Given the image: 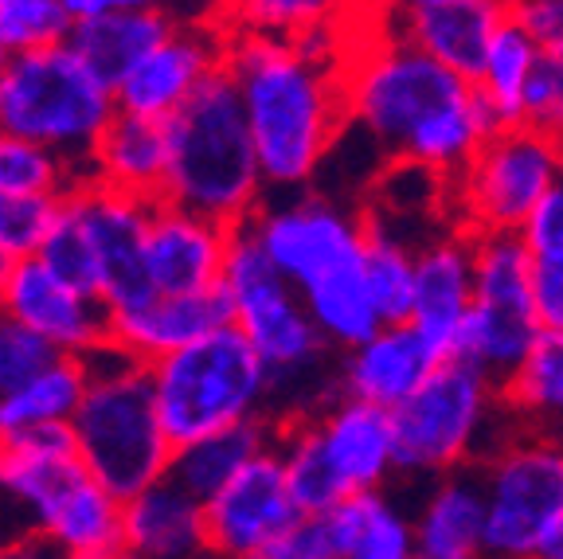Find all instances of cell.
Segmentation results:
<instances>
[{
    "label": "cell",
    "instance_id": "15",
    "mask_svg": "<svg viewBox=\"0 0 563 559\" xmlns=\"http://www.w3.org/2000/svg\"><path fill=\"white\" fill-rule=\"evenodd\" d=\"M211 559H266L306 520L286 485L278 446L251 462L220 497L203 505Z\"/></svg>",
    "mask_w": 563,
    "mask_h": 559
},
{
    "label": "cell",
    "instance_id": "38",
    "mask_svg": "<svg viewBox=\"0 0 563 559\" xmlns=\"http://www.w3.org/2000/svg\"><path fill=\"white\" fill-rule=\"evenodd\" d=\"M35 259H40L44 266H52V271L59 274L63 282H70L75 289L98 297L95 251H90V243H87V235H82L75 211H70L63 200H59V211H55L52 231H47L44 246H40V254H35Z\"/></svg>",
    "mask_w": 563,
    "mask_h": 559
},
{
    "label": "cell",
    "instance_id": "27",
    "mask_svg": "<svg viewBox=\"0 0 563 559\" xmlns=\"http://www.w3.org/2000/svg\"><path fill=\"white\" fill-rule=\"evenodd\" d=\"M274 446H278V430H274L271 419L220 430V435L180 446L173 454V465H168V481H176L200 505H208L211 497H220L228 490L246 465L258 462Z\"/></svg>",
    "mask_w": 563,
    "mask_h": 559
},
{
    "label": "cell",
    "instance_id": "46",
    "mask_svg": "<svg viewBox=\"0 0 563 559\" xmlns=\"http://www.w3.org/2000/svg\"><path fill=\"white\" fill-rule=\"evenodd\" d=\"M555 63V106H552V118H548V133L563 141V59Z\"/></svg>",
    "mask_w": 563,
    "mask_h": 559
},
{
    "label": "cell",
    "instance_id": "37",
    "mask_svg": "<svg viewBox=\"0 0 563 559\" xmlns=\"http://www.w3.org/2000/svg\"><path fill=\"white\" fill-rule=\"evenodd\" d=\"M336 9L329 4H309V0H255L243 9L231 12L228 32H251V35H271V40H301L325 20H333Z\"/></svg>",
    "mask_w": 563,
    "mask_h": 559
},
{
    "label": "cell",
    "instance_id": "50",
    "mask_svg": "<svg viewBox=\"0 0 563 559\" xmlns=\"http://www.w3.org/2000/svg\"><path fill=\"white\" fill-rule=\"evenodd\" d=\"M9 67H12V55L4 52V47H0V79H4V75H9Z\"/></svg>",
    "mask_w": 563,
    "mask_h": 559
},
{
    "label": "cell",
    "instance_id": "47",
    "mask_svg": "<svg viewBox=\"0 0 563 559\" xmlns=\"http://www.w3.org/2000/svg\"><path fill=\"white\" fill-rule=\"evenodd\" d=\"M532 559H563V525H555L552 533L540 540V548Z\"/></svg>",
    "mask_w": 563,
    "mask_h": 559
},
{
    "label": "cell",
    "instance_id": "31",
    "mask_svg": "<svg viewBox=\"0 0 563 559\" xmlns=\"http://www.w3.org/2000/svg\"><path fill=\"white\" fill-rule=\"evenodd\" d=\"M540 63H544V47L537 44V35L528 32L525 20L509 4V17L493 35L485 67L474 83L477 95L501 114L505 125H525V90Z\"/></svg>",
    "mask_w": 563,
    "mask_h": 559
},
{
    "label": "cell",
    "instance_id": "44",
    "mask_svg": "<svg viewBox=\"0 0 563 559\" xmlns=\"http://www.w3.org/2000/svg\"><path fill=\"white\" fill-rule=\"evenodd\" d=\"M266 559H336V551H333V544H329L321 520H301Z\"/></svg>",
    "mask_w": 563,
    "mask_h": 559
},
{
    "label": "cell",
    "instance_id": "52",
    "mask_svg": "<svg viewBox=\"0 0 563 559\" xmlns=\"http://www.w3.org/2000/svg\"><path fill=\"white\" fill-rule=\"evenodd\" d=\"M0 454H4V442H0Z\"/></svg>",
    "mask_w": 563,
    "mask_h": 559
},
{
    "label": "cell",
    "instance_id": "39",
    "mask_svg": "<svg viewBox=\"0 0 563 559\" xmlns=\"http://www.w3.org/2000/svg\"><path fill=\"white\" fill-rule=\"evenodd\" d=\"M59 200H20L0 193V251L12 259H35L55 223Z\"/></svg>",
    "mask_w": 563,
    "mask_h": 559
},
{
    "label": "cell",
    "instance_id": "9",
    "mask_svg": "<svg viewBox=\"0 0 563 559\" xmlns=\"http://www.w3.org/2000/svg\"><path fill=\"white\" fill-rule=\"evenodd\" d=\"M563 180V141L537 125H505L450 180V208L466 235H520Z\"/></svg>",
    "mask_w": 563,
    "mask_h": 559
},
{
    "label": "cell",
    "instance_id": "29",
    "mask_svg": "<svg viewBox=\"0 0 563 559\" xmlns=\"http://www.w3.org/2000/svg\"><path fill=\"white\" fill-rule=\"evenodd\" d=\"M87 395V364L79 357H59L20 392L0 399V442H16L35 430L70 427Z\"/></svg>",
    "mask_w": 563,
    "mask_h": 559
},
{
    "label": "cell",
    "instance_id": "2",
    "mask_svg": "<svg viewBox=\"0 0 563 559\" xmlns=\"http://www.w3.org/2000/svg\"><path fill=\"white\" fill-rule=\"evenodd\" d=\"M228 75L246 110L266 193L317 188V176L349 125L344 63L313 59L294 40L231 32Z\"/></svg>",
    "mask_w": 563,
    "mask_h": 559
},
{
    "label": "cell",
    "instance_id": "41",
    "mask_svg": "<svg viewBox=\"0 0 563 559\" xmlns=\"http://www.w3.org/2000/svg\"><path fill=\"white\" fill-rule=\"evenodd\" d=\"M520 239H525L528 254H532L537 263L563 266V180L540 200V208L532 211V219L525 223Z\"/></svg>",
    "mask_w": 563,
    "mask_h": 559
},
{
    "label": "cell",
    "instance_id": "12",
    "mask_svg": "<svg viewBox=\"0 0 563 559\" xmlns=\"http://www.w3.org/2000/svg\"><path fill=\"white\" fill-rule=\"evenodd\" d=\"M485 559H532L563 525V454L537 430H520L482 465Z\"/></svg>",
    "mask_w": 563,
    "mask_h": 559
},
{
    "label": "cell",
    "instance_id": "36",
    "mask_svg": "<svg viewBox=\"0 0 563 559\" xmlns=\"http://www.w3.org/2000/svg\"><path fill=\"white\" fill-rule=\"evenodd\" d=\"M70 32L67 0H0V47L12 59L70 44Z\"/></svg>",
    "mask_w": 563,
    "mask_h": 559
},
{
    "label": "cell",
    "instance_id": "11",
    "mask_svg": "<svg viewBox=\"0 0 563 559\" xmlns=\"http://www.w3.org/2000/svg\"><path fill=\"white\" fill-rule=\"evenodd\" d=\"M243 228L298 294L364 271V211L344 196L321 188L266 196Z\"/></svg>",
    "mask_w": 563,
    "mask_h": 559
},
{
    "label": "cell",
    "instance_id": "51",
    "mask_svg": "<svg viewBox=\"0 0 563 559\" xmlns=\"http://www.w3.org/2000/svg\"><path fill=\"white\" fill-rule=\"evenodd\" d=\"M95 559H133L125 548H118V551H106V556H95Z\"/></svg>",
    "mask_w": 563,
    "mask_h": 559
},
{
    "label": "cell",
    "instance_id": "8",
    "mask_svg": "<svg viewBox=\"0 0 563 559\" xmlns=\"http://www.w3.org/2000/svg\"><path fill=\"white\" fill-rule=\"evenodd\" d=\"M114 118V87L70 44L20 55L0 79V130L52 149L87 184L90 153Z\"/></svg>",
    "mask_w": 563,
    "mask_h": 559
},
{
    "label": "cell",
    "instance_id": "21",
    "mask_svg": "<svg viewBox=\"0 0 563 559\" xmlns=\"http://www.w3.org/2000/svg\"><path fill=\"white\" fill-rule=\"evenodd\" d=\"M321 450L349 493H384L396 473V423L361 399H333L313 419Z\"/></svg>",
    "mask_w": 563,
    "mask_h": 559
},
{
    "label": "cell",
    "instance_id": "5",
    "mask_svg": "<svg viewBox=\"0 0 563 559\" xmlns=\"http://www.w3.org/2000/svg\"><path fill=\"white\" fill-rule=\"evenodd\" d=\"M82 364L87 395L70 419V442L90 478L125 505L168 478L176 446L161 423L150 368L118 344H102Z\"/></svg>",
    "mask_w": 563,
    "mask_h": 559
},
{
    "label": "cell",
    "instance_id": "7",
    "mask_svg": "<svg viewBox=\"0 0 563 559\" xmlns=\"http://www.w3.org/2000/svg\"><path fill=\"white\" fill-rule=\"evenodd\" d=\"M150 376L161 423L176 450L266 419L274 399V380L263 357L235 325H223L203 341L157 360Z\"/></svg>",
    "mask_w": 563,
    "mask_h": 559
},
{
    "label": "cell",
    "instance_id": "43",
    "mask_svg": "<svg viewBox=\"0 0 563 559\" xmlns=\"http://www.w3.org/2000/svg\"><path fill=\"white\" fill-rule=\"evenodd\" d=\"M532 297H537L540 332H563V266L560 263H537Z\"/></svg>",
    "mask_w": 563,
    "mask_h": 559
},
{
    "label": "cell",
    "instance_id": "40",
    "mask_svg": "<svg viewBox=\"0 0 563 559\" xmlns=\"http://www.w3.org/2000/svg\"><path fill=\"white\" fill-rule=\"evenodd\" d=\"M55 360H59V352L47 349L35 332H27L24 325L12 321L0 309V399H9L12 392H20L27 380L40 376Z\"/></svg>",
    "mask_w": 563,
    "mask_h": 559
},
{
    "label": "cell",
    "instance_id": "26",
    "mask_svg": "<svg viewBox=\"0 0 563 559\" xmlns=\"http://www.w3.org/2000/svg\"><path fill=\"white\" fill-rule=\"evenodd\" d=\"M173 28L176 20L165 4H153V0H110L102 17L87 20V24L70 32V47L110 87H118Z\"/></svg>",
    "mask_w": 563,
    "mask_h": 559
},
{
    "label": "cell",
    "instance_id": "20",
    "mask_svg": "<svg viewBox=\"0 0 563 559\" xmlns=\"http://www.w3.org/2000/svg\"><path fill=\"white\" fill-rule=\"evenodd\" d=\"M439 352L411 325H384L361 349L344 352L336 384L344 399L372 403L379 412H399L439 368Z\"/></svg>",
    "mask_w": 563,
    "mask_h": 559
},
{
    "label": "cell",
    "instance_id": "1",
    "mask_svg": "<svg viewBox=\"0 0 563 559\" xmlns=\"http://www.w3.org/2000/svg\"><path fill=\"white\" fill-rule=\"evenodd\" d=\"M344 110L349 125L368 133L387 161L431 168L446 180L505 130L474 83L396 35L344 59Z\"/></svg>",
    "mask_w": 563,
    "mask_h": 559
},
{
    "label": "cell",
    "instance_id": "42",
    "mask_svg": "<svg viewBox=\"0 0 563 559\" xmlns=\"http://www.w3.org/2000/svg\"><path fill=\"white\" fill-rule=\"evenodd\" d=\"M512 12L537 35L548 59H563V0H528V4H512Z\"/></svg>",
    "mask_w": 563,
    "mask_h": 559
},
{
    "label": "cell",
    "instance_id": "32",
    "mask_svg": "<svg viewBox=\"0 0 563 559\" xmlns=\"http://www.w3.org/2000/svg\"><path fill=\"white\" fill-rule=\"evenodd\" d=\"M501 403L520 430L544 435L563 419V332H540L520 368L501 384Z\"/></svg>",
    "mask_w": 563,
    "mask_h": 559
},
{
    "label": "cell",
    "instance_id": "18",
    "mask_svg": "<svg viewBox=\"0 0 563 559\" xmlns=\"http://www.w3.org/2000/svg\"><path fill=\"white\" fill-rule=\"evenodd\" d=\"M474 314V235L442 231L419 246L415 263V309L411 329L439 352L454 357V344Z\"/></svg>",
    "mask_w": 563,
    "mask_h": 559
},
{
    "label": "cell",
    "instance_id": "6",
    "mask_svg": "<svg viewBox=\"0 0 563 559\" xmlns=\"http://www.w3.org/2000/svg\"><path fill=\"white\" fill-rule=\"evenodd\" d=\"M396 423V473L404 478H446L457 470H482L520 430L501 403V384L462 360H442L434 376L391 412Z\"/></svg>",
    "mask_w": 563,
    "mask_h": 559
},
{
    "label": "cell",
    "instance_id": "24",
    "mask_svg": "<svg viewBox=\"0 0 563 559\" xmlns=\"http://www.w3.org/2000/svg\"><path fill=\"white\" fill-rule=\"evenodd\" d=\"M165 176H168V130L165 122L153 118L122 114L98 138L90 153V180L122 193L141 204L165 200Z\"/></svg>",
    "mask_w": 563,
    "mask_h": 559
},
{
    "label": "cell",
    "instance_id": "3",
    "mask_svg": "<svg viewBox=\"0 0 563 559\" xmlns=\"http://www.w3.org/2000/svg\"><path fill=\"white\" fill-rule=\"evenodd\" d=\"M122 501L106 493L75 454L70 427L35 430L0 454V540L55 544L67 559L122 548Z\"/></svg>",
    "mask_w": 563,
    "mask_h": 559
},
{
    "label": "cell",
    "instance_id": "23",
    "mask_svg": "<svg viewBox=\"0 0 563 559\" xmlns=\"http://www.w3.org/2000/svg\"><path fill=\"white\" fill-rule=\"evenodd\" d=\"M122 548L133 559H211L203 505L176 481H157L125 501Z\"/></svg>",
    "mask_w": 563,
    "mask_h": 559
},
{
    "label": "cell",
    "instance_id": "28",
    "mask_svg": "<svg viewBox=\"0 0 563 559\" xmlns=\"http://www.w3.org/2000/svg\"><path fill=\"white\" fill-rule=\"evenodd\" d=\"M321 525L336 559H419L415 520L387 493H352Z\"/></svg>",
    "mask_w": 563,
    "mask_h": 559
},
{
    "label": "cell",
    "instance_id": "19",
    "mask_svg": "<svg viewBox=\"0 0 563 559\" xmlns=\"http://www.w3.org/2000/svg\"><path fill=\"white\" fill-rule=\"evenodd\" d=\"M505 17H509V4H497V0H411L396 9L399 24L391 28V35L454 70L457 79L477 83Z\"/></svg>",
    "mask_w": 563,
    "mask_h": 559
},
{
    "label": "cell",
    "instance_id": "33",
    "mask_svg": "<svg viewBox=\"0 0 563 559\" xmlns=\"http://www.w3.org/2000/svg\"><path fill=\"white\" fill-rule=\"evenodd\" d=\"M537 259L520 235H474V306L493 314L537 317Z\"/></svg>",
    "mask_w": 563,
    "mask_h": 559
},
{
    "label": "cell",
    "instance_id": "35",
    "mask_svg": "<svg viewBox=\"0 0 563 559\" xmlns=\"http://www.w3.org/2000/svg\"><path fill=\"white\" fill-rule=\"evenodd\" d=\"M82 180L79 168H70L52 149L32 145L16 133L0 130V193L20 200H63Z\"/></svg>",
    "mask_w": 563,
    "mask_h": 559
},
{
    "label": "cell",
    "instance_id": "14",
    "mask_svg": "<svg viewBox=\"0 0 563 559\" xmlns=\"http://www.w3.org/2000/svg\"><path fill=\"white\" fill-rule=\"evenodd\" d=\"M228 44L231 32L220 17L176 24L114 87L118 110L168 122L176 110H185L192 102L203 83L228 67Z\"/></svg>",
    "mask_w": 563,
    "mask_h": 559
},
{
    "label": "cell",
    "instance_id": "16",
    "mask_svg": "<svg viewBox=\"0 0 563 559\" xmlns=\"http://www.w3.org/2000/svg\"><path fill=\"white\" fill-rule=\"evenodd\" d=\"M0 309L59 357H90L110 344V309L63 282L40 259H20Z\"/></svg>",
    "mask_w": 563,
    "mask_h": 559
},
{
    "label": "cell",
    "instance_id": "48",
    "mask_svg": "<svg viewBox=\"0 0 563 559\" xmlns=\"http://www.w3.org/2000/svg\"><path fill=\"white\" fill-rule=\"evenodd\" d=\"M12 271H16V259H12V254L0 251V302H4V294H9Z\"/></svg>",
    "mask_w": 563,
    "mask_h": 559
},
{
    "label": "cell",
    "instance_id": "22",
    "mask_svg": "<svg viewBox=\"0 0 563 559\" xmlns=\"http://www.w3.org/2000/svg\"><path fill=\"white\" fill-rule=\"evenodd\" d=\"M231 325V302L223 286L200 297H153L133 314L110 317V344L133 357L137 364L153 368L157 360L203 341L208 332Z\"/></svg>",
    "mask_w": 563,
    "mask_h": 559
},
{
    "label": "cell",
    "instance_id": "10",
    "mask_svg": "<svg viewBox=\"0 0 563 559\" xmlns=\"http://www.w3.org/2000/svg\"><path fill=\"white\" fill-rule=\"evenodd\" d=\"M223 294L231 302V325L263 357L274 380V395L313 376L329 344L321 341L301 294L274 271L246 228H235V239H231Z\"/></svg>",
    "mask_w": 563,
    "mask_h": 559
},
{
    "label": "cell",
    "instance_id": "45",
    "mask_svg": "<svg viewBox=\"0 0 563 559\" xmlns=\"http://www.w3.org/2000/svg\"><path fill=\"white\" fill-rule=\"evenodd\" d=\"M0 559H67L55 544L27 536V540H0Z\"/></svg>",
    "mask_w": 563,
    "mask_h": 559
},
{
    "label": "cell",
    "instance_id": "17",
    "mask_svg": "<svg viewBox=\"0 0 563 559\" xmlns=\"http://www.w3.org/2000/svg\"><path fill=\"white\" fill-rule=\"evenodd\" d=\"M235 231L161 200L145 228V274L161 297H200L223 286Z\"/></svg>",
    "mask_w": 563,
    "mask_h": 559
},
{
    "label": "cell",
    "instance_id": "4",
    "mask_svg": "<svg viewBox=\"0 0 563 559\" xmlns=\"http://www.w3.org/2000/svg\"><path fill=\"white\" fill-rule=\"evenodd\" d=\"M165 130V200L203 219H216L231 231L251 223L271 193H266L255 138L228 67L203 83L192 102L168 118Z\"/></svg>",
    "mask_w": 563,
    "mask_h": 559
},
{
    "label": "cell",
    "instance_id": "25",
    "mask_svg": "<svg viewBox=\"0 0 563 559\" xmlns=\"http://www.w3.org/2000/svg\"><path fill=\"white\" fill-rule=\"evenodd\" d=\"M411 520L419 559H485L482 470H457L434 478Z\"/></svg>",
    "mask_w": 563,
    "mask_h": 559
},
{
    "label": "cell",
    "instance_id": "13",
    "mask_svg": "<svg viewBox=\"0 0 563 559\" xmlns=\"http://www.w3.org/2000/svg\"><path fill=\"white\" fill-rule=\"evenodd\" d=\"M98 263V302L110 309V317L133 314L145 302L157 297L150 274H145V228H150L153 204L130 200L122 193H110L102 184H79L70 196H63Z\"/></svg>",
    "mask_w": 563,
    "mask_h": 559
},
{
    "label": "cell",
    "instance_id": "34",
    "mask_svg": "<svg viewBox=\"0 0 563 559\" xmlns=\"http://www.w3.org/2000/svg\"><path fill=\"white\" fill-rule=\"evenodd\" d=\"M278 458L282 470H286L294 505L306 520H325L336 505L352 497L344 490V481L336 478V470L329 465L325 450H321L313 419H298L286 430H278Z\"/></svg>",
    "mask_w": 563,
    "mask_h": 559
},
{
    "label": "cell",
    "instance_id": "30",
    "mask_svg": "<svg viewBox=\"0 0 563 559\" xmlns=\"http://www.w3.org/2000/svg\"><path fill=\"white\" fill-rule=\"evenodd\" d=\"M415 263H419V243L391 228L379 211L364 208V274L384 325H411Z\"/></svg>",
    "mask_w": 563,
    "mask_h": 559
},
{
    "label": "cell",
    "instance_id": "49",
    "mask_svg": "<svg viewBox=\"0 0 563 559\" xmlns=\"http://www.w3.org/2000/svg\"><path fill=\"white\" fill-rule=\"evenodd\" d=\"M544 438H548V442H552L555 450H560V454H563V419L555 423V427H548V430H544Z\"/></svg>",
    "mask_w": 563,
    "mask_h": 559
}]
</instances>
